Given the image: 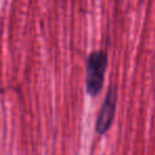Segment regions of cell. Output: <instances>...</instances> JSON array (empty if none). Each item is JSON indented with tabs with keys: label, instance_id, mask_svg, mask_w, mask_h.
<instances>
[{
	"label": "cell",
	"instance_id": "7a4b0ae2",
	"mask_svg": "<svg viewBox=\"0 0 155 155\" xmlns=\"http://www.w3.org/2000/svg\"><path fill=\"white\" fill-rule=\"evenodd\" d=\"M117 102H118V89L116 86H110L106 91L103 104L100 110L99 116L96 122V131L103 135L112 127L117 110Z\"/></svg>",
	"mask_w": 155,
	"mask_h": 155
},
{
	"label": "cell",
	"instance_id": "6da1fadb",
	"mask_svg": "<svg viewBox=\"0 0 155 155\" xmlns=\"http://www.w3.org/2000/svg\"><path fill=\"white\" fill-rule=\"evenodd\" d=\"M107 68V54L103 50L89 54L86 64V91L91 97H96L103 88L104 75Z\"/></svg>",
	"mask_w": 155,
	"mask_h": 155
}]
</instances>
